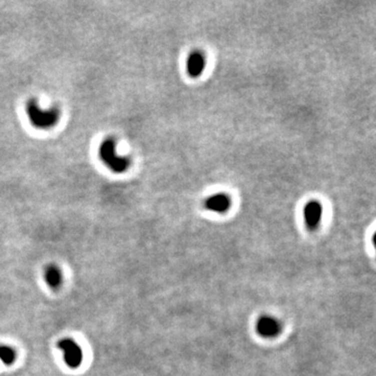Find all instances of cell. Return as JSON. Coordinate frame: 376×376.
Instances as JSON below:
<instances>
[{"label": "cell", "instance_id": "obj_1", "mask_svg": "<svg viewBox=\"0 0 376 376\" xmlns=\"http://www.w3.org/2000/svg\"><path fill=\"white\" fill-rule=\"evenodd\" d=\"M99 156L101 157L102 161H104L111 169H113L114 172H124L129 166L128 159L120 157L116 154L115 143L111 139L102 142V144L99 147Z\"/></svg>", "mask_w": 376, "mask_h": 376}, {"label": "cell", "instance_id": "obj_2", "mask_svg": "<svg viewBox=\"0 0 376 376\" xmlns=\"http://www.w3.org/2000/svg\"><path fill=\"white\" fill-rule=\"evenodd\" d=\"M27 112L31 122L38 128H49L52 127L58 120V111L56 110H42L37 106L36 102H29L27 106Z\"/></svg>", "mask_w": 376, "mask_h": 376}, {"label": "cell", "instance_id": "obj_3", "mask_svg": "<svg viewBox=\"0 0 376 376\" xmlns=\"http://www.w3.org/2000/svg\"><path fill=\"white\" fill-rule=\"evenodd\" d=\"M59 347L64 353L65 363L70 368H77L83 361V352L74 341L65 339L59 342Z\"/></svg>", "mask_w": 376, "mask_h": 376}, {"label": "cell", "instance_id": "obj_4", "mask_svg": "<svg viewBox=\"0 0 376 376\" xmlns=\"http://www.w3.org/2000/svg\"><path fill=\"white\" fill-rule=\"evenodd\" d=\"M281 323L272 316L260 317L256 322V332L263 338H275L281 332Z\"/></svg>", "mask_w": 376, "mask_h": 376}, {"label": "cell", "instance_id": "obj_5", "mask_svg": "<svg viewBox=\"0 0 376 376\" xmlns=\"http://www.w3.org/2000/svg\"><path fill=\"white\" fill-rule=\"evenodd\" d=\"M323 208L318 201H311L304 207V220L307 228L311 230L316 229L322 220Z\"/></svg>", "mask_w": 376, "mask_h": 376}, {"label": "cell", "instance_id": "obj_6", "mask_svg": "<svg viewBox=\"0 0 376 376\" xmlns=\"http://www.w3.org/2000/svg\"><path fill=\"white\" fill-rule=\"evenodd\" d=\"M205 206L209 211L215 213H225L231 206V199L226 193H216L205 201Z\"/></svg>", "mask_w": 376, "mask_h": 376}, {"label": "cell", "instance_id": "obj_7", "mask_svg": "<svg viewBox=\"0 0 376 376\" xmlns=\"http://www.w3.org/2000/svg\"><path fill=\"white\" fill-rule=\"evenodd\" d=\"M205 65H206V60H205L204 54L200 51H193L188 56L186 64L187 72L192 77H198L203 73Z\"/></svg>", "mask_w": 376, "mask_h": 376}, {"label": "cell", "instance_id": "obj_8", "mask_svg": "<svg viewBox=\"0 0 376 376\" xmlns=\"http://www.w3.org/2000/svg\"><path fill=\"white\" fill-rule=\"evenodd\" d=\"M45 280L52 289H58L62 283V273L59 268L50 266L45 271Z\"/></svg>", "mask_w": 376, "mask_h": 376}, {"label": "cell", "instance_id": "obj_9", "mask_svg": "<svg viewBox=\"0 0 376 376\" xmlns=\"http://www.w3.org/2000/svg\"><path fill=\"white\" fill-rule=\"evenodd\" d=\"M16 360V352L8 346H0V361L5 365L13 364Z\"/></svg>", "mask_w": 376, "mask_h": 376}]
</instances>
